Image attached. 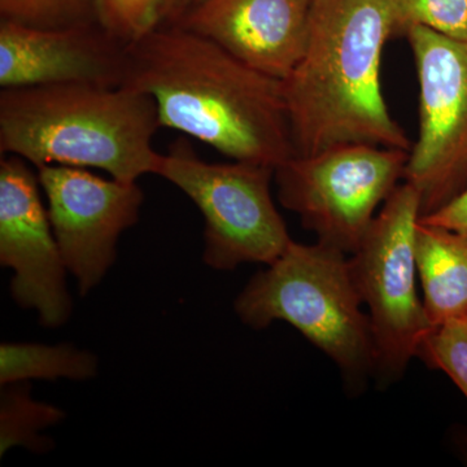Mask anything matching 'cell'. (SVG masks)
Listing matches in <instances>:
<instances>
[{
	"label": "cell",
	"instance_id": "obj_21",
	"mask_svg": "<svg viewBox=\"0 0 467 467\" xmlns=\"http://www.w3.org/2000/svg\"><path fill=\"white\" fill-rule=\"evenodd\" d=\"M202 0H168L167 11H165L164 24L162 26H174L180 23L184 15L189 14Z\"/></svg>",
	"mask_w": 467,
	"mask_h": 467
},
{
	"label": "cell",
	"instance_id": "obj_4",
	"mask_svg": "<svg viewBox=\"0 0 467 467\" xmlns=\"http://www.w3.org/2000/svg\"><path fill=\"white\" fill-rule=\"evenodd\" d=\"M361 306L344 252L292 241L245 285L235 312L256 330L275 321L294 326L333 359L350 389H361L376 370L370 321Z\"/></svg>",
	"mask_w": 467,
	"mask_h": 467
},
{
	"label": "cell",
	"instance_id": "obj_9",
	"mask_svg": "<svg viewBox=\"0 0 467 467\" xmlns=\"http://www.w3.org/2000/svg\"><path fill=\"white\" fill-rule=\"evenodd\" d=\"M36 173L61 257L85 296L115 263L119 235L138 223L142 189L137 182L104 180L85 168L46 165Z\"/></svg>",
	"mask_w": 467,
	"mask_h": 467
},
{
	"label": "cell",
	"instance_id": "obj_8",
	"mask_svg": "<svg viewBox=\"0 0 467 467\" xmlns=\"http://www.w3.org/2000/svg\"><path fill=\"white\" fill-rule=\"evenodd\" d=\"M405 36L420 85V131L404 181L420 193L423 217L467 187V43L422 26Z\"/></svg>",
	"mask_w": 467,
	"mask_h": 467
},
{
	"label": "cell",
	"instance_id": "obj_17",
	"mask_svg": "<svg viewBox=\"0 0 467 467\" xmlns=\"http://www.w3.org/2000/svg\"><path fill=\"white\" fill-rule=\"evenodd\" d=\"M396 34L422 26L467 43V0H393Z\"/></svg>",
	"mask_w": 467,
	"mask_h": 467
},
{
	"label": "cell",
	"instance_id": "obj_2",
	"mask_svg": "<svg viewBox=\"0 0 467 467\" xmlns=\"http://www.w3.org/2000/svg\"><path fill=\"white\" fill-rule=\"evenodd\" d=\"M393 0H313L306 47L282 81L296 155L343 144L410 150L382 90Z\"/></svg>",
	"mask_w": 467,
	"mask_h": 467
},
{
	"label": "cell",
	"instance_id": "obj_14",
	"mask_svg": "<svg viewBox=\"0 0 467 467\" xmlns=\"http://www.w3.org/2000/svg\"><path fill=\"white\" fill-rule=\"evenodd\" d=\"M97 371V358L69 344L5 343L0 346L2 386L58 378L86 380L95 377Z\"/></svg>",
	"mask_w": 467,
	"mask_h": 467
},
{
	"label": "cell",
	"instance_id": "obj_16",
	"mask_svg": "<svg viewBox=\"0 0 467 467\" xmlns=\"http://www.w3.org/2000/svg\"><path fill=\"white\" fill-rule=\"evenodd\" d=\"M0 15L3 20L47 29L99 24L97 0H0Z\"/></svg>",
	"mask_w": 467,
	"mask_h": 467
},
{
	"label": "cell",
	"instance_id": "obj_6",
	"mask_svg": "<svg viewBox=\"0 0 467 467\" xmlns=\"http://www.w3.org/2000/svg\"><path fill=\"white\" fill-rule=\"evenodd\" d=\"M156 174L186 193L204 217L208 266L275 263L292 242L270 192L275 169L251 162L209 164L186 140L161 155Z\"/></svg>",
	"mask_w": 467,
	"mask_h": 467
},
{
	"label": "cell",
	"instance_id": "obj_5",
	"mask_svg": "<svg viewBox=\"0 0 467 467\" xmlns=\"http://www.w3.org/2000/svg\"><path fill=\"white\" fill-rule=\"evenodd\" d=\"M420 196L399 184L348 260L350 275L370 315L378 382L400 379L432 328L417 294L416 229Z\"/></svg>",
	"mask_w": 467,
	"mask_h": 467
},
{
	"label": "cell",
	"instance_id": "obj_12",
	"mask_svg": "<svg viewBox=\"0 0 467 467\" xmlns=\"http://www.w3.org/2000/svg\"><path fill=\"white\" fill-rule=\"evenodd\" d=\"M313 0H202L174 26L284 81L306 47Z\"/></svg>",
	"mask_w": 467,
	"mask_h": 467
},
{
	"label": "cell",
	"instance_id": "obj_19",
	"mask_svg": "<svg viewBox=\"0 0 467 467\" xmlns=\"http://www.w3.org/2000/svg\"><path fill=\"white\" fill-rule=\"evenodd\" d=\"M167 5L168 0H97L98 21L129 45L164 24Z\"/></svg>",
	"mask_w": 467,
	"mask_h": 467
},
{
	"label": "cell",
	"instance_id": "obj_15",
	"mask_svg": "<svg viewBox=\"0 0 467 467\" xmlns=\"http://www.w3.org/2000/svg\"><path fill=\"white\" fill-rule=\"evenodd\" d=\"M0 399V454L16 445L36 451L47 450L48 441L38 432L60 422L63 411L34 401L26 382L5 384Z\"/></svg>",
	"mask_w": 467,
	"mask_h": 467
},
{
	"label": "cell",
	"instance_id": "obj_11",
	"mask_svg": "<svg viewBox=\"0 0 467 467\" xmlns=\"http://www.w3.org/2000/svg\"><path fill=\"white\" fill-rule=\"evenodd\" d=\"M128 43L100 24L36 27L0 21V88L124 85Z\"/></svg>",
	"mask_w": 467,
	"mask_h": 467
},
{
	"label": "cell",
	"instance_id": "obj_1",
	"mask_svg": "<svg viewBox=\"0 0 467 467\" xmlns=\"http://www.w3.org/2000/svg\"><path fill=\"white\" fill-rule=\"evenodd\" d=\"M126 54L122 86L153 98L160 128L275 171L296 156L281 79L167 24L129 43Z\"/></svg>",
	"mask_w": 467,
	"mask_h": 467
},
{
	"label": "cell",
	"instance_id": "obj_18",
	"mask_svg": "<svg viewBox=\"0 0 467 467\" xmlns=\"http://www.w3.org/2000/svg\"><path fill=\"white\" fill-rule=\"evenodd\" d=\"M418 358L451 378L467 399V318L451 319L427 335Z\"/></svg>",
	"mask_w": 467,
	"mask_h": 467
},
{
	"label": "cell",
	"instance_id": "obj_7",
	"mask_svg": "<svg viewBox=\"0 0 467 467\" xmlns=\"http://www.w3.org/2000/svg\"><path fill=\"white\" fill-rule=\"evenodd\" d=\"M409 150L355 143L294 156L275 171L279 202L318 242L352 254L404 180Z\"/></svg>",
	"mask_w": 467,
	"mask_h": 467
},
{
	"label": "cell",
	"instance_id": "obj_20",
	"mask_svg": "<svg viewBox=\"0 0 467 467\" xmlns=\"http://www.w3.org/2000/svg\"><path fill=\"white\" fill-rule=\"evenodd\" d=\"M420 220L429 225L444 227L451 232L459 233L467 238V187L434 213L420 217Z\"/></svg>",
	"mask_w": 467,
	"mask_h": 467
},
{
	"label": "cell",
	"instance_id": "obj_10",
	"mask_svg": "<svg viewBox=\"0 0 467 467\" xmlns=\"http://www.w3.org/2000/svg\"><path fill=\"white\" fill-rule=\"evenodd\" d=\"M38 173L26 160H0V263L14 272L11 292L18 306L38 312L45 327L66 324L72 313L66 263L39 195Z\"/></svg>",
	"mask_w": 467,
	"mask_h": 467
},
{
	"label": "cell",
	"instance_id": "obj_3",
	"mask_svg": "<svg viewBox=\"0 0 467 467\" xmlns=\"http://www.w3.org/2000/svg\"><path fill=\"white\" fill-rule=\"evenodd\" d=\"M160 128L149 94L119 86L64 84L2 88L0 152L34 167L97 168L137 182L156 174Z\"/></svg>",
	"mask_w": 467,
	"mask_h": 467
},
{
	"label": "cell",
	"instance_id": "obj_13",
	"mask_svg": "<svg viewBox=\"0 0 467 467\" xmlns=\"http://www.w3.org/2000/svg\"><path fill=\"white\" fill-rule=\"evenodd\" d=\"M416 261L432 330L451 319L467 318L466 236L420 220Z\"/></svg>",
	"mask_w": 467,
	"mask_h": 467
}]
</instances>
